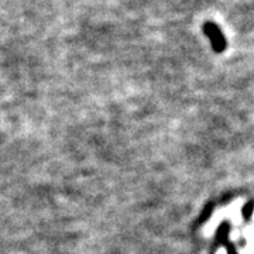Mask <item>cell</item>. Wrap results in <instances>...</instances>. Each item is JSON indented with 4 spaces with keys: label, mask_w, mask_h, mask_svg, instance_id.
Masks as SVG:
<instances>
[{
    "label": "cell",
    "mask_w": 254,
    "mask_h": 254,
    "mask_svg": "<svg viewBox=\"0 0 254 254\" xmlns=\"http://www.w3.org/2000/svg\"><path fill=\"white\" fill-rule=\"evenodd\" d=\"M203 33L210 40V44H212L213 51H216V53H223L225 51V48L227 46L226 38H225L223 33L220 31V28L215 23H212V21L205 23L203 24Z\"/></svg>",
    "instance_id": "cell-1"
},
{
    "label": "cell",
    "mask_w": 254,
    "mask_h": 254,
    "mask_svg": "<svg viewBox=\"0 0 254 254\" xmlns=\"http://www.w3.org/2000/svg\"><path fill=\"white\" fill-rule=\"evenodd\" d=\"M252 215V206H246L245 208V216L247 218V216H250Z\"/></svg>",
    "instance_id": "cell-2"
}]
</instances>
